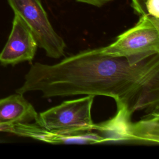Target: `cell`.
Wrapping results in <instances>:
<instances>
[{
  "label": "cell",
  "instance_id": "6da1fadb",
  "mask_svg": "<svg viewBox=\"0 0 159 159\" xmlns=\"http://www.w3.org/2000/svg\"><path fill=\"white\" fill-rule=\"evenodd\" d=\"M40 91L45 98L76 95L114 99L117 109L130 116L158 111L159 55L135 65L125 58L103 53L101 47L83 50L48 65L36 62L16 93Z\"/></svg>",
  "mask_w": 159,
  "mask_h": 159
},
{
  "label": "cell",
  "instance_id": "52a82bcc",
  "mask_svg": "<svg viewBox=\"0 0 159 159\" xmlns=\"http://www.w3.org/2000/svg\"><path fill=\"white\" fill-rule=\"evenodd\" d=\"M24 94L16 93L0 99V131L19 123L35 121L38 113Z\"/></svg>",
  "mask_w": 159,
  "mask_h": 159
},
{
  "label": "cell",
  "instance_id": "277c9868",
  "mask_svg": "<svg viewBox=\"0 0 159 159\" xmlns=\"http://www.w3.org/2000/svg\"><path fill=\"white\" fill-rule=\"evenodd\" d=\"M14 14L26 23L39 47L46 55L59 58L64 55L66 43L53 28L40 0H7Z\"/></svg>",
  "mask_w": 159,
  "mask_h": 159
},
{
  "label": "cell",
  "instance_id": "7a4b0ae2",
  "mask_svg": "<svg viewBox=\"0 0 159 159\" xmlns=\"http://www.w3.org/2000/svg\"><path fill=\"white\" fill-rule=\"evenodd\" d=\"M106 55L125 58L130 64L139 63L159 53V20L140 17L132 28L118 35L116 40L101 47Z\"/></svg>",
  "mask_w": 159,
  "mask_h": 159
},
{
  "label": "cell",
  "instance_id": "8992f818",
  "mask_svg": "<svg viewBox=\"0 0 159 159\" xmlns=\"http://www.w3.org/2000/svg\"><path fill=\"white\" fill-rule=\"evenodd\" d=\"M4 132L50 143L95 144L107 142L105 137L92 131L62 134L47 129L35 122L19 123L6 127Z\"/></svg>",
  "mask_w": 159,
  "mask_h": 159
},
{
  "label": "cell",
  "instance_id": "ba28073f",
  "mask_svg": "<svg viewBox=\"0 0 159 159\" xmlns=\"http://www.w3.org/2000/svg\"><path fill=\"white\" fill-rule=\"evenodd\" d=\"M158 111H152L144 119L132 122L124 119L121 125L122 142L158 145L159 142Z\"/></svg>",
  "mask_w": 159,
  "mask_h": 159
},
{
  "label": "cell",
  "instance_id": "5b68a950",
  "mask_svg": "<svg viewBox=\"0 0 159 159\" xmlns=\"http://www.w3.org/2000/svg\"><path fill=\"white\" fill-rule=\"evenodd\" d=\"M38 47L36 40L24 20L14 14L12 25L7 41L0 52L2 66H14L34 59Z\"/></svg>",
  "mask_w": 159,
  "mask_h": 159
},
{
  "label": "cell",
  "instance_id": "3957f363",
  "mask_svg": "<svg viewBox=\"0 0 159 159\" xmlns=\"http://www.w3.org/2000/svg\"><path fill=\"white\" fill-rule=\"evenodd\" d=\"M94 96L86 95L66 101L45 111L38 113L35 122L40 126L62 134L93 131L95 124L91 117Z\"/></svg>",
  "mask_w": 159,
  "mask_h": 159
},
{
  "label": "cell",
  "instance_id": "30bf717a",
  "mask_svg": "<svg viewBox=\"0 0 159 159\" xmlns=\"http://www.w3.org/2000/svg\"><path fill=\"white\" fill-rule=\"evenodd\" d=\"M78 2L88 4L89 5L94 6L96 7H101L106 3L111 2L113 0H76Z\"/></svg>",
  "mask_w": 159,
  "mask_h": 159
},
{
  "label": "cell",
  "instance_id": "9c48e42d",
  "mask_svg": "<svg viewBox=\"0 0 159 159\" xmlns=\"http://www.w3.org/2000/svg\"><path fill=\"white\" fill-rule=\"evenodd\" d=\"M131 6L139 17L159 20V0H131Z\"/></svg>",
  "mask_w": 159,
  "mask_h": 159
}]
</instances>
